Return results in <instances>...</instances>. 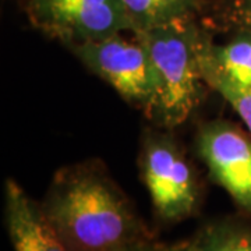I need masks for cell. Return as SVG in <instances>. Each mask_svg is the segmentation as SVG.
I'll use <instances>...</instances> for the list:
<instances>
[{
  "instance_id": "7c38bea8",
  "label": "cell",
  "mask_w": 251,
  "mask_h": 251,
  "mask_svg": "<svg viewBox=\"0 0 251 251\" xmlns=\"http://www.w3.org/2000/svg\"><path fill=\"white\" fill-rule=\"evenodd\" d=\"M212 90L219 92L233 106L251 133V90L236 88L226 84H218L212 87Z\"/></svg>"
},
{
  "instance_id": "ba28073f",
  "label": "cell",
  "mask_w": 251,
  "mask_h": 251,
  "mask_svg": "<svg viewBox=\"0 0 251 251\" xmlns=\"http://www.w3.org/2000/svg\"><path fill=\"white\" fill-rule=\"evenodd\" d=\"M201 74L212 88L226 84L236 88L251 90V35L237 32L233 39L216 45L205 34L198 50Z\"/></svg>"
},
{
  "instance_id": "277c9868",
  "label": "cell",
  "mask_w": 251,
  "mask_h": 251,
  "mask_svg": "<svg viewBox=\"0 0 251 251\" xmlns=\"http://www.w3.org/2000/svg\"><path fill=\"white\" fill-rule=\"evenodd\" d=\"M72 49L91 72L148 115L155 97V78L148 52L137 36L127 39L117 34Z\"/></svg>"
},
{
  "instance_id": "30bf717a",
  "label": "cell",
  "mask_w": 251,
  "mask_h": 251,
  "mask_svg": "<svg viewBox=\"0 0 251 251\" xmlns=\"http://www.w3.org/2000/svg\"><path fill=\"white\" fill-rule=\"evenodd\" d=\"M194 239L202 251H251V226L237 219L214 221Z\"/></svg>"
},
{
  "instance_id": "9c48e42d",
  "label": "cell",
  "mask_w": 251,
  "mask_h": 251,
  "mask_svg": "<svg viewBox=\"0 0 251 251\" xmlns=\"http://www.w3.org/2000/svg\"><path fill=\"white\" fill-rule=\"evenodd\" d=\"M130 23L131 34L162 27L180 18L198 17L206 0H119Z\"/></svg>"
},
{
  "instance_id": "7a4b0ae2",
  "label": "cell",
  "mask_w": 251,
  "mask_h": 251,
  "mask_svg": "<svg viewBox=\"0 0 251 251\" xmlns=\"http://www.w3.org/2000/svg\"><path fill=\"white\" fill-rule=\"evenodd\" d=\"M205 31L198 17H187L133 34L151 60L155 97L148 116L158 125L172 128L184 123L204 98L198 50Z\"/></svg>"
},
{
  "instance_id": "6da1fadb",
  "label": "cell",
  "mask_w": 251,
  "mask_h": 251,
  "mask_svg": "<svg viewBox=\"0 0 251 251\" xmlns=\"http://www.w3.org/2000/svg\"><path fill=\"white\" fill-rule=\"evenodd\" d=\"M41 208L70 251H113L152 239L128 198L95 163L57 172Z\"/></svg>"
},
{
  "instance_id": "4fadbf2b",
  "label": "cell",
  "mask_w": 251,
  "mask_h": 251,
  "mask_svg": "<svg viewBox=\"0 0 251 251\" xmlns=\"http://www.w3.org/2000/svg\"><path fill=\"white\" fill-rule=\"evenodd\" d=\"M159 247H161V244L155 242L152 237V239H145V240L130 243V244L119 247L113 251H159Z\"/></svg>"
},
{
  "instance_id": "5bb4252c",
  "label": "cell",
  "mask_w": 251,
  "mask_h": 251,
  "mask_svg": "<svg viewBox=\"0 0 251 251\" xmlns=\"http://www.w3.org/2000/svg\"><path fill=\"white\" fill-rule=\"evenodd\" d=\"M159 251H202L200 249L196 239L175 243V244H161Z\"/></svg>"
},
{
  "instance_id": "8fae6325",
  "label": "cell",
  "mask_w": 251,
  "mask_h": 251,
  "mask_svg": "<svg viewBox=\"0 0 251 251\" xmlns=\"http://www.w3.org/2000/svg\"><path fill=\"white\" fill-rule=\"evenodd\" d=\"M211 23L234 34L251 35V0H212Z\"/></svg>"
},
{
  "instance_id": "5b68a950",
  "label": "cell",
  "mask_w": 251,
  "mask_h": 251,
  "mask_svg": "<svg viewBox=\"0 0 251 251\" xmlns=\"http://www.w3.org/2000/svg\"><path fill=\"white\" fill-rule=\"evenodd\" d=\"M31 23L73 48L131 32L119 0H28Z\"/></svg>"
},
{
  "instance_id": "3957f363",
  "label": "cell",
  "mask_w": 251,
  "mask_h": 251,
  "mask_svg": "<svg viewBox=\"0 0 251 251\" xmlns=\"http://www.w3.org/2000/svg\"><path fill=\"white\" fill-rule=\"evenodd\" d=\"M141 171L156 216L166 224L184 221L197 212L200 187L184 155L169 137L145 140Z\"/></svg>"
},
{
  "instance_id": "52a82bcc",
  "label": "cell",
  "mask_w": 251,
  "mask_h": 251,
  "mask_svg": "<svg viewBox=\"0 0 251 251\" xmlns=\"http://www.w3.org/2000/svg\"><path fill=\"white\" fill-rule=\"evenodd\" d=\"M4 214L14 251H70L36 204L17 181L4 186Z\"/></svg>"
},
{
  "instance_id": "8992f818",
  "label": "cell",
  "mask_w": 251,
  "mask_h": 251,
  "mask_svg": "<svg viewBox=\"0 0 251 251\" xmlns=\"http://www.w3.org/2000/svg\"><path fill=\"white\" fill-rule=\"evenodd\" d=\"M198 151L211 177L251 214V141L232 123H208L198 135Z\"/></svg>"
}]
</instances>
